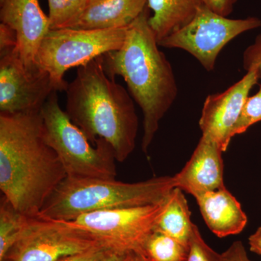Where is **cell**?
<instances>
[{"label":"cell","instance_id":"obj_29","mask_svg":"<svg viewBox=\"0 0 261 261\" xmlns=\"http://www.w3.org/2000/svg\"><path fill=\"white\" fill-rule=\"evenodd\" d=\"M250 250L261 256V226L249 238Z\"/></svg>","mask_w":261,"mask_h":261},{"label":"cell","instance_id":"obj_21","mask_svg":"<svg viewBox=\"0 0 261 261\" xmlns=\"http://www.w3.org/2000/svg\"><path fill=\"white\" fill-rule=\"evenodd\" d=\"M261 121V84L257 93L247 97L236 124L233 126L232 137L246 132L250 126Z\"/></svg>","mask_w":261,"mask_h":261},{"label":"cell","instance_id":"obj_17","mask_svg":"<svg viewBox=\"0 0 261 261\" xmlns=\"http://www.w3.org/2000/svg\"><path fill=\"white\" fill-rule=\"evenodd\" d=\"M182 192L175 187L170 192L154 230L188 247L195 224L191 221V213Z\"/></svg>","mask_w":261,"mask_h":261},{"label":"cell","instance_id":"obj_19","mask_svg":"<svg viewBox=\"0 0 261 261\" xmlns=\"http://www.w3.org/2000/svg\"><path fill=\"white\" fill-rule=\"evenodd\" d=\"M139 254L147 261H186L188 247L154 230Z\"/></svg>","mask_w":261,"mask_h":261},{"label":"cell","instance_id":"obj_3","mask_svg":"<svg viewBox=\"0 0 261 261\" xmlns=\"http://www.w3.org/2000/svg\"><path fill=\"white\" fill-rule=\"evenodd\" d=\"M65 112L92 144L107 141L116 161L123 163L135 148L139 118L133 98L110 78L100 57L79 67L68 83Z\"/></svg>","mask_w":261,"mask_h":261},{"label":"cell","instance_id":"obj_25","mask_svg":"<svg viewBox=\"0 0 261 261\" xmlns=\"http://www.w3.org/2000/svg\"><path fill=\"white\" fill-rule=\"evenodd\" d=\"M17 47V37L14 31L0 23V55L5 54Z\"/></svg>","mask_w":261,"mask_h":261},{"label":"cell","instance_id":"obj_7","mask_svg":"<svg viewBox=\"0 0 261 261\" xmlns=\"http://www.w3.org/2000/svg\"><path fill=\"white\" fill-rule=\"evenodd\" d=\"M165 201L154 205L94 211L65 222L90 233L111 250L140 253L155 228Z\"/></svg>","mask_w":261,"mask_h":261},{"label":"cell","instance_id":"obj_8","mask_svg":"<svg viewBox=\"0 0 261 261\" xmlns=\"http://www.w3.org/2000/svg\"><path fill=\"white\" fill-rule=\"evenodd\" d=\"M261 27L256 17L231 19L215 13L205 5L183 28L159 42L160 47L181 49L191 54L207 71L214 70L220 53L240 34Z\"/></svg>","mask_w":261,"mask_h":261},{"label":"cell","instance_id":"obj_30","mask_svg":"<svg viewBox=\"0 0 261 261\" xmlns=\"http://www.w3.org/2000/svg\"><path fill=\"white\" fill-rule=\"evenodd\" d=\"M136 261H147V260H146L145 257L142 256V255H140V254L138 253V255H137V260H136Z\"/></svg>","mask_w":261,"mask_h":261},{"label":"cell","instance_id":"obj_2","mask_svg":"<svg viewBox=\"0 0 261 261\" xmlns=\"http://www.w3.org/2000/svg\"><path fill=\"white\" fill-rule=\"evenodd\" d=\"M147 6L127 27L123 46L100 57L108 76L124 80L134 100L143 114L142 149L148 152L160 122L178 95V86L171 63L149 27Z\"/></svg>","mask_w":261,"mask_h":261},{"label":"cell","instance_id":"obj_11","mask_svg":"<svg viewBox=\"0 0 261 261\" xmlns=\"http://www.w3.org/2000/svg\"><path fill=\"white\" fill-rule=\"evenodd\" d=\"M246 70L243 79L224 92L207 96L202 107L199 121L202 136L216 142L223 152L233 138L231 132L249 93L260 80L256 67Z\"/></svg>","mask_w":261,"mask_h":261},{"label":"cell","instance_id":"obj_24","mask_svg":"<svg viewBox=\"0 0 261 261\" xmlns=\"http://www.w3.org/2000/svg\"><path fill=\"white\" fill-rule=\"evenodd\" d=\"M112 251L109 247L101 245L81 253L63 257L58 261H102Z\"/></svg>","mask_w":261,"mask_h":261},{"label":"cell","instance_id":"obj_23","mask_svg":"<svg viewBox=\"0 0 261 261\" xmlns=\"http://www.w3.org/2000/svg\"><path fill=\"white\" fill-rule=\"evenodd\" d=\"M243 63L245 70L252 66L256 67L261 80V34L257 36L254 42L244 51Z\"/></svg>","mask_w":261,"mask_h":261},{"label":"cell","instance_id":"obj_26","mask_svg":"<svg viewBox=\"0 0 261 261\" xmlns=\"http://www.w3.org/2000/svg\"><path fill=\"white\" fill-rule=\"evenodd\" d=\"M222 261H252L247 256L246 250L241 242H234L226 251L221 253Z\"/></svg>","mask_w":261,"mask_h":261},{"label":"cell","instance_id":"obj_27","mask_svg":"<svg viewBox=\"0 0 261 261\" xmlns=\"http://www.w3.org/2000/svg\"><path fill=\"white\" fill-rule=\"evenodd\" d=\"M209 9L218 14L228 17L233 12V6L238 0H201Z\"/></svg>","mask_w":261,"mask_h":261},{"label":"cell","instance_id":"obj_20","mask_svg":"<svg viewBox=\"0 0 261 261\" xmlns=\"http://www.w3.org/2000/svg\"><path fill=\"white\" fill-rule=\"evenodd\" d=\"M50 30L68 28L76 20L88 0H47Z\"/></svg>","mask_w":261,"mask_h":261},{"label":"cell","instance_id":"obj_5","mask_svg":"<svg viewBox=\"0 0 261 261\" xmlns=\"http://www.w3.org/2000/svg\"><path fill=\"white\" fill-rule=\"evenodd\" d=\"M57 92L48 98L41 115L45 140L61 160L67 176L116 178V160L111 145L103 139L92 144L60 107Z\"/></svg>","mask_w":261,"mask_h":261},{"label":"cell","instance_id":"obj_9","mask_svg":"<svg viewBox=\"0 0 261 261\" xmlns=\"http://www.w3.org/2000/svg\"><path fill=\"white\" fill-rule=\"evenodd\" d=\"M101 245L90 233L65 221L37 216L31 219L2 261H58Z\"/></svg>","mask_w":261,"mask_h":261},{"label":"cell","instance_id":"obj_1","mask_svg":"<svg viewBox=\"0 0 261 261\" xmlns=\"http://www.w3.org/2000/svg\"><path fill=\"white\" fill-rule=\"evenodd\" d=\"M66 177L44 137L41 111L0 113V190L17 210L37 217Z\"/></svg>","mask_w":261,"mask_h":261},{"label":"cell","instance_id":"obj_15","mask_svg":"<svg viewBox=\"0 0 261 261\" xmlns=\"http://www.w3.org/2000/svg\"><path fill=\"white\" fill-rule=\"evenodd\" d=\"M195 198L207 227L219 238L238 234L246 226V214L226 187L200 194Z\"/></svg>","mask_w":261,"mask_h":261},{"label":"cell","instance_id":"obj_22","mask_svg":"<svg viewBox=\"0 0 261 261\" xmlns=\"http://www.w3.org/2000/svg\"><path fill=\"white\" fill-rule=\"evenodd\" d=\"M186 261H222L221 254L215 251L205 243L196 225H194L189 242Z\"/></svg>","mask_w":261,"mask_h":261},{"label":"cell","instance_id":"obj_13","mask_svg":"<svg viewBox=\"0 0 261 261\" xmlns=\"http://www.w3.org/2000/svg\"><path fill=\"white\" fill-rule=\"evenodd\" d=\"M222 152L216 142L202 136L191 159L173 176L176 187L194 197L224 188Z\"/></svg>","mask_w":261,"mask_h":261},{"label":"cell","instance_id":"obj_4","mask_svg":"<svg viewBox=\"0 0 261 261\" xmlns=\"http://www.w3.org/2000/svg\"><path fill=\"white\" fill-rule=\"evenodd\" d=\"M175 187L173 176H159L137 183L116 181V178L67 176L38 216L70 221L94 211L154 205L166 200Z\"/></svg>","mask_w":261,"mask_h":261},{"label":"cell","instance_id":"obj_6","mask_svg":"<svg viewBox=\"0 0 261 261\" xmlns=\"http://www.w3.org/2000/svg\"><path fill=\"white\" fill-rule=\"evenodd\" d=\"M126 29H53L38 51L37 66L49 73L57 92H63L68 84L64 80L65 72L119 49L124 43Z\"/></svg>","mask_w":261,"mask_h":261},{"label":"cell","instance_id":"obj_28","mask_svg":"<svg viewBox=\"0 0 261 261\" xmlns=\"http://www.w3.org/2000/svg\"><path fill=\"white\" fill-rule=\"evenodd\" d=\"M138 253L113 250L102 261H136Z\"/></svg>","mask_w":261,"mask_h":261},{"label":"cell","instance_id":"obj_10","mask_svg":"<svg viewBox=\"0 0 261 261\" xmlns=\"http://www.w3.org/2000/svg\"><path fill=\"white\" fill-rule=\"evenodd\" d=\"M55 91L49 73L27 68L16 47L0 55V113L39 112Z\"/></svg>","mask_w":261,"mask_h":261},{"label":"cell","instance_id":"obj_12","mask_svg":"<svg viewBox=\"0 0 261 261\" xmlns=\"http://www.w3.org/2000/svg\"><path fill=\"white\" fill-rule=\"evenodd\" d=\"M0 21L16 34L17 50L23 64L36 68L38 51L50 31L49 17L39 0H0Z\"/></svg>","mask_w":261,"mask_h":261},{"label":"cell","instance_id":"obj_16","mask_svg":"<svg viewBox=\"0 0 261 261\" xmlns=\"http://www.w3.org/2000/svg\"><path fill=\"white\" fill-rule=\"evenodd\" d=\"M202 5L201 0H147V8L153 13L149 27L158 42L190 23Z\"/></svg>","mask_w":261,"mask_h":261},{"label":"cell","instance_id":"obj_18","mask_svg":"<svg viewBox=\"0 0 261 261\" xmlns=\"http://www.w3.org/2000/svg\"><path fill=\"white\" fill-rule=\"evenodd\" d=\"M33 217L17 210L3 196L0 200V261L20 238Z\"/></svg>","mask_w":261,"mask_h":261},{"label":"cell","instance_id":"obj_14","mask_svg":"<svg viewBox=\"0 0 261 261\" xmlns=\"http://www.w3.org/2000/svg\"><path fill=\"white\" fill-rule=\"evenodd\" d=\"M147 0H88L68 28L106 30L127 28L147 7Z\"/></svg>","mask_w":261,"mask_h":261}]
</instances>
